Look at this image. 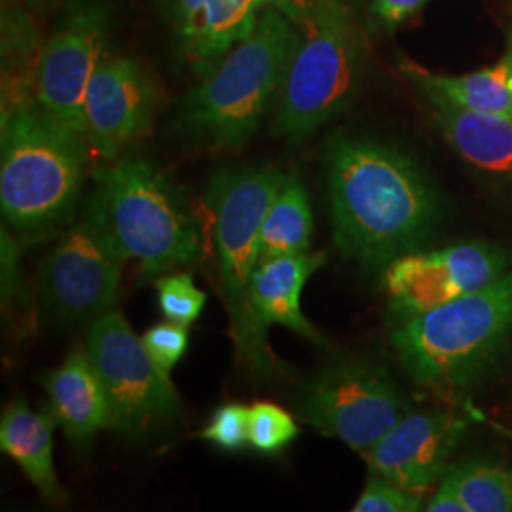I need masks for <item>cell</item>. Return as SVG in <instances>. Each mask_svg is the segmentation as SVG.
<instances>
[{"mask_svg": "<svg viewBox=\"0 0 512 512\" xmlns=\"http://www.w3.org/2000/svg\"><path fill=\"white\" fill-rule=\"evenodd\" d=\"M334 241L368 268L416 253L440 219L439 198L401 150L334 133L325 148Z\"/></svg>", "mask_w": 512, "mask_h": 512, "instance_id": "6da1fadb", "label": "cell"}, {"mask_svg": "<svg viewBox=\"0 0 512 512\" xmlns=\"http://www.w3.org/2000/svg\"><path fill=\"white\" fill-rule=\"evenodd\" d=\"M86 141L35 99L2 107L0 205L23 236L71 224L86 164Z\"/></svg>", "mask_w": 512, "mask_h": 512, "instance_id": "7a4b0ae2", "label": "cell"}, {"mask_svg": "<svg viewBox=\"0 0 512 512\" xmlns=\"http://www.w3.org/2000/svg\"><path fill=\"white\" fill-rule=\"evenodd\" d=\"M285 177L274 167L224 169L209 181L205 192L232 338L239 361L260 380L289 372L275 357L268 330L258 325L251 304V279L260 262L262 220Z\"/></svg>", "mask_w": 512, "mask_h": 512, "instance_id": "3957f363", "label": "cell"}, {"mask_svg": "<svg viewBox=\"0 0 512 512\" xmlns=\"http://www.w3.org/2000/svg\"><path fill=\"white\" fill-rule=\"evenodd\" d=\"M512 338V272L401 323L391 342L410 378L431 391L459 393L494 368Z\"/></svg>", "mask_w": 512, "mask_h": 512, "instance_id": "277c9868", "label": "cell"}, {"mask_svg": "<svg viewBox=\"0 0 512 512\" xmlns=\"http://www.w3.org/2000/svg\"><path fill=\"white\" fill-rule=\"evenodd\" d=\"M298 29L266 8L253 33L243 38L184 99V128L205 145L238 150L272 107L293 52Z\"/></svg>", "mask_w": 512, "mask_h": 512, "instance_id": "5b68a950", "label": "cell"}, {"mask_svg": "<svg viewBox=\"0 0 512 512\" xmlns=\"http://www.w3.org/2000/svg\"><path fill=\"white\" fill-rule=\"evenodd\" d=\"M363 71L361 33L346 0H317L298 38L275 99L274 131L302 143L348 109Z\"/></svg>", "mask_w": 512, "mask_h": 512, "instance_id": "8992f818", "label": "cell"}, {"mask_svg": "<svg viewBox=\"0 0 512 512\" xmlns=\"http://www.w3.org/2000/svg\"><path fill=\"white\" fill-rule=\"evenodd\" d=\"M97 190L114 236L145 279L200 260V224L160 167L145 158H122L101 173Z\"/></svg>", "mask_w": 512, "mask_h": 512, "instance_id": "52a82bcc", "label": "cell"}, {"mask_svg": "<svg viewBox=\"0 0 512 512\" xmlns=\"http://www.w3.org/2000/svg\"><path fill=\"white\" fill-rule=\"evenodd\" d=\"M126 258L95 188L40 264L38 294L48 317L61 325H78L109 311L118 296Z\"/></svg>", "mask_w": 512, "mask_h": 512, "instance_id": "ba28073f", "label": "cell"}, {"mask_svg": "<svg viewBox=\"0 0 512 512\" xmlns=\"http://www.w3.org/2000/svg\"><path fill=\"white\" fill-rule=\"evenodd\" d=\"M86 351L109 401L110 431L145 439L181 418L169 374L156 365L122 313L105 311L92 321Z\"/></svg>", "mask_w": 512, "mask_h": 512, "instance_id": "9c48e42d", "label": "cell"}, {"mask_svg": "<svg viewBox=\"0 0 512 512\" xmlns=\"http://www.w3.org/2000/svg\"><path fill=\"white\" fill-rule=\"evenodd\" d=\"M294 408L313 429L365 454L408 414V401L382 366L344 359L319 370Z\"/></svg>", "mask_w": 512, "mask_h": 512, "instance_id": "30bf717a", "label": "cell"}, {"mask_svg": "<svg viewBox=\"0 0 512 512\" xmlns=\"http://www.w3.org/2000/svg\"><path fill=\"white\" fill-rule=\"evenodd\" d=\"M107 40L109 10L99 0H78L38 57L35 101L82 141L86 93L105 59Z\"/></svg>", "mask_w": 512, "mask_h": 512, "instance_id": "8fae6325", "label": "cell"}, {"mask_svg": "<svg viewBox=\"0 0 512 512\" xmlns=\"http://www.w3.org/2000/svg\"><path fill=\"white\" fill-rule=\"evenodd\" d=\"M509 256L488 243H461L410 253L385 268L389 311L404 323L465 294L482 291L507 274Z\"/></svg>", "mask_w": 512, "mask_h": 512, "instance_id": "7c38bea8", "label": "cell"}, {"mask_svg": "<svg viewBox=\"0 0 512 512\" xmlns=\"http://www.w3.org/2000/svg\"><path fill=\"white\" fill-rule=\"evenodd\" d=\"M465 431L467 420L456 412H408L363 456L370 471L425 494L450 469V458Z\"/></svg>", "mask_w": 512, "mask_h": 512, "instance_id": "4fadbf2b", "label": "cell"}, {"mask_svg": "<svg viewBox=\"0 0 512 512\" xmlns=\"http://www.w3.org/2000/svg\"><path fill=\"white\" fill-rule=\"evenodd\" d=\"M154 101V84L137 61L103 59L86 93V143L103 160H114L122 148L147 133Z\"/></svg>", "mask_w": 512, "mask_h": 512, "instance_id": "5bb4252c", "label": "cell"}, {"mask_svg": "<svg viewBox=\"0 0 512 512\" xmlns=\"http://www.w3.org/2000/svg\"><path fill=\"white\" fill-rule=\"evenodd\" d=\"M183 54L200 78L249 37L260 18V0H164Z\"/></svg>", "mask_w": 512, "mask_h": 512, "instance_id": "9a60e30c", "label": "cell"}, {"mask_svg": "<svg viewBox=\"0 0 512 512\" xmlns=\"http://www.w3.org/2000/svg\"><path fill=\"white\" fill-rule=\"evenodd\" d=\"M450 147L478 171L512 183V116L459 105L439 90L416 84Z\"/></svg>", "mask_w": 512, "mask_h": 512, "instance_id": "2e32d148", "label": "cell"}, {"mask_svg": "<svg viewBox=\"0 0 512 512\" xmlns=\"http://www.w3.org/2000/svg\"><path fill=\"white\" fill-rule=\"evenodd\" d=\"M325 262V253H298L260 260L251 279V304L256 321L264 330L279 325L293 330L313 344H325V338L313 329L302 313L300 296L306 281Z\"/></svg>", "mask_w": 512, "mask_h": 512, "instance_id": "e0dca14e", "label": "cell"}, {"mask_svg": "<svg viewBox=\"0 0 512 512\" xmlns=\"http://www.w3.org/2000/svg\"><path fill=\"white\" fill-rule=\"evenodd\" d=\"M44 387L55 421L74 448L88 450L99 431L110 429L109 401L88 351H73L44 378Z\"/></svg>", "mask_w": 512, "mask_h": 512, "instance_id": "ac0fdd59", "label": "cell"}, {"mask_svg": "<svg viewBox=\"0 0 512 512\" xmlns=\"http://www.w3.org/2000/svg\"><path fill=\"white\" fill-rule=\"evenodd\" d=\"M55 423L52 410L42 408L35 412L23 397H19L2 412L0 448L18 463L19 469L46 501L61 505L67 501V494L55 475Z\"/></svg>", "mask_w": 512, "mask_h": 512, "instance_id": "d6986e66", "label": "cell"}, {"mask_svg": "<svg viewBox=\"0 0 512 512\" xmlns=\"http://www.w3.org/2000/svg\"><path fill=\"white\" fill-rule=\"evenodd\" d=\"M404 76L416 86H431L459 105L512 116V29L505 50L494 65L467 74H439L427 71L410 59L401 61Z\"/></svg>", "mask_w": 512, "mask_h": 512, "instance_id": "ffe728a7", "label": "cell"}, {"mask_svg": "<svg viewBox=\"0 0 512 512\" xmlns=\"http://www.w3.org/2000/svg\"><path fill=\"white\" fill-rule=\"evenodd\" d=\"M313 213L306 186L287 175L260 228V260L310 251Z\"/></svg>", "mask_w": 512, "mask_h": 512, "instance_id": "44dd1931", "label": "cell"}, {"mask_svg": "<svg viewBox=\"0 0 512 512\" xmlns=\"http://www.w3.org/2000/svg\"><path fill=\"white\" fill-rule=\"evenodd\" d=\"M444 478L452 482L469 512L512 511V473L492 463L454 465Z\"/></svg>", "mask_w": 512, "mask_h": 512, "instance_id": "7402d4cb", "label": "cell"}, {"mask_svg": "<svg viewBox=\"0 0 512 512\" xmlns=\"http://www.w3.org/2000/svg\"><path fill=\"white\" fill-rule=\"evenodd\" d=\"M300 429L293 414L272 403L249 406V446L264 454L275 456L298 439Z\"/></svg>", "mask_w": 512, "mask_h": 512, "instance_id": "603a6c76", "label": "cell"}, {"mask_svg": "<svg viewBox=\"0 0 512 512\" xmlns=\"http://www.w3.org/2000/svg\"><path fill=\"white\" fill-rule=\"evenodd\" d=\"M160 308L167 321L190 327L202 313L207 296L200 291L190 274L165 275L156 281Z\"/></svg>", "mask_w": 512, "mask_h": 512, "instance_id": "cb8c5ba5", "label": "cell"}, {"mask_svg": "<svg viewBox=\"0 0 512 512\" xmlns=\"http://www.w3.org/2000/svg\"><path fill=\"white\" fill-rule=\"evenodd\" d=\"M423 494H416L395 484L393 480L370 471L368 482L361 497L357 499L355 512H416L423 507Z\"/></svg>", "mask_w": 512, "mask_h": 512, "instance_id": "d4e9b609", "label": "cell"}, {"mask_svg": "<svg viewBox=\"0 0 512 512\" xmlns=\"http://www.w3.org/2000/svg\"><path fill=\"white\" fill-rule=\"evenodd\" d=\"M224 452L249 446V408L239 403L222 404L198 435Z\"/></svg>", "mask_w": 512, "mask_h": 512, "instance_id": "484cf974", "label": "cell"}, {"mask_svg": "<svg viewBox=\"0 0 512 512\" xmlns=\"http://www.w3.org/2000/svg\"><path fill=\"white\" fill-rule=\"evenodd\" d=\"M188 327L177 323H160L145 332L141 338L150 357L156 361V365L165 370L167 374L183 359L188 349Z\"/></svg>", "mask_w": 512, "mask_h": 512, "instance_id": "4316f807", "label": "cell"}, {"mask_svg": "<svg viewBox=\"0 0 512 512\" xmlns=\"http://www.w3.org/2000/svg\"><path fill=\"white\" fill-rule=\"evenodd\" d=\"M429 0H372V14L387 29L399 27L418 14Z\"/></svg>", "mask_w": 512, "mask_h": 512, "instance_id": "83f0119b", "label": "cell"}, {"mask_svg": "<svg viewBox=\"0 0 512 512\" xmlns=\"http://www.w3.org/2000/svg\"><path fill=\"white\" fill-rule=\"evenodd\" d=\"M315 4H317V0H260L262 10H266V8L277 10L285 18L291 19L296 29L302 27L310 19Z\"/></svg>", "mask_w": 512, "mask_h": 512, "instance_id": "f1b7e54d", "label": "cell"}, {"mask_svg": "<svg viewBox=\"0 0 512 512\" xmlns=\"http://www.w3.org/2000/svg\"><path fill=\"white\" fill-rule=\"evenodd\" d=\"M425 511L429 512H469L463 499L459 497L456 488L452 486V482L448 478H440L439 488L435 495L429 499V503L425 505Z\"/></svg>", "mask_w": 512, "mask_h": 512, "instance_id": "f546056e", "label": "cell"}, {"mask_svg": "<svg viewBox=\"0 0 512 512\" xmlns=\"http://www.w3.org/2000/svg\"><path fill=\"white\" fill-rule=\"evenodd\" d=\"M27 2H40V0H27Z\"/></svg>", "mask_w": 512, "mask_h": 512, "instance_id": "4dcf8cb0", "label": "cell"}]
</instances>
